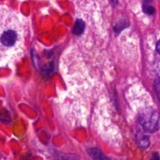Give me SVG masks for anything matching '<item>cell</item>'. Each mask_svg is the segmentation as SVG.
Listing matches in <instances>:
<instances>
[{"label": "cell", "mask_w": 160, "mask_h": 160, "mask_svg": "<svg viewBox=\"0 0 160 160\" xmlns=\"http://www.w3.org/2000/svg\"><path fill=\"white\" fill-rule=\"evenodd\" d=\"M84 27H85V25H84L83 23L81 22V21H77L76 24H75V27H74V32H75V34L79 35L84 30Z\"/></svg>", "instance_id": "obj_6"}, {"label": "cell", "mask_w": 160, "mask_h": 160, "mask_svg": "<svg viewBox=\"0 0 160 160\" xmlns=\"http://www.w3.org/2000/svg\"><path fill=\"white\" fill-rule=\"evenodd\" d=\"M137 141H138V145L142 148H147L150 144V141H149V138L148 136L144 135V133H139L137 135Z\"/></svg>", "instance_id": "obj_3"}, {"label": "cell", "mask_w": 160, "mask_h": 160, "mask_svg": "<svg viewBox=\"0 0 160 160\" xmlns=\"http://www.w3.org/2000/svg\"><path fill=\"white\" fill-rule=\"evenodd\" d=\"M154 88H155L157 97H158V101L160 102V78H157L155 81V82H154Z\"/></svg>", "instance_id": "obj_7"}, {"label": "cell", "mask_w": 160, "mask_h": 160, "mask_svg": "<svg viewBox=\"0 0 160 160\" xmlns=\"http://www.w3.org/2000/svg\"><path fill=\"white\" fill-rule=\"evenodd\" d=\"M25 29L21 17L0 7V65L16 59L24 49Z\"/></svg>", "instance_id": "obj_1"}, {"label": "cell", "mask_w": 160, "mask_h": 160, "mask_svg": "<svg viewBox=\"0 0 160 160\" xmlns=\"http://www.w3.org/2000/svg\"><path fill=\"white\" fill-rule=\"evenodd\" d=\"M152 0H144V5H143V10L145 13L148 15H152L155 13V9L154 7L151 5Z\"/></svg>", "instance_id": "obj_5"}, {"label": "cell", "mask_w": 160, "mask_h": 160, "mask_svg": "<svg viewBox=\"0 0 160 160\" xmlns=\"http://www.w3.org/2000/svg\"><path fill=\"white\" fill-rule=\"evenodd\" d=\"M156 51L160 54V40H158L156 44Z\"/></svg>", "instance_id": "obj_9"}, {"label": "cell", "mask_w": 160, "mask_h": 160, "mask_svg": "<svg viewBox=\"0 0 160 160\" xmlns=\"http://www.w3.org/2000/svg\"><path fill=\"white\" fill-rule=\"evenodd\" d=\"M89 153L94 160H109L107 157L104 156V155L100 149L92 148L89 151Z\"/></svg>", "instance_id": "obj_4"}, {"label": "cell", "mask_w": 160, "mask_h": 160, "mask_svg": "<svg viewBox=\"0 0 160 160\" xmlns=\"http://www.w3.org/2000/svg\"><path fill=\"white\" fill-rule=\"evenodd\" d=\"M150 160H160L159 155H158L157 153L153 154V155H152V158H151Z\"/></svg>", "instance_id": "obj_8"}, {"label": "cell", "mask_w": 160, "mask_h": 160, "mask_svg": "<svg viewBox=\"0 0 160 160\" xmlns=\"http://www.w3.org/2000/svg\"><path fill=\"white\" fill-rule=\"evenodd\" d=\"M138 121L143 129L149 133H154L159 129V113L152 107L144 108L140 112Z\"/></svg>", "instance_id": "obj_2"}]
</instances>
